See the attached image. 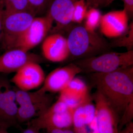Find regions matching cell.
<instances>
[{
  "label": "cell",
  "mask_w": 133,
  "mask_h": 133,
  "mask_svg": "<svg viewBox=\"0 0 133 133\" xmlns=\"http://www.w3.org/2000/svg\"><path fill=\"white\" fill-rule=\"evenodd\" d=\"M88 77L120 119L133 102V65Z\"/></svg>",
  "instance_id": "cell-1"
},
{
  "label": "cell",
  "mask_w": 133,
  "mask_h": 133,
  "mask_svg": "<svg viewBox=\"0 0 133 133\" xmlns=\"http://www.w3.org/2000/svg\"><path fill=\"white\" fill-rule=\"evenodd\" d=\"M72 62L96 56L110 51L109 43L95 31L78 25L71 30L66 38Z\"/></svg>",
  "instance_id": "cell-2"
},
{
  "label": "cell",
  "mask_w": 133,
  "mask_h": 133,
  "mask_svg": "<svg viewBox=\"0 0 133 133\" xmlns=\"http://www.w3.org/2000/svg\"><path fill=\"white\" fill-rule=\"evenodd\" d=\"M81 69L82 73H105L133 65V50L124 52L109 51L88 58L71 62Z\"/></svg>",
  "instance_id": "cell-3"
},
{
  "label": "cell",
  "mask_w": 133,
  "mask_h": 133,
  "mask_svg": "<svg viewBox=\"0 0 133 133\" xmlns=\"http://www.w3.org/2000/svg\"><path fill=\"white\" fill-rule=\"evenodd\" d=\"M74 110L58 98L40 116L31 119L28 126L39 131L72 127Z\"/></svg>",
  "instance_id": "cell-4"
},
{
  "label": "cell",
  "mask_w": 133,
  "mask_h": 133,
  "mask_svg": "<svg viewBox=\"0 0 133 133\" xmlns=\"http://www.w3.org/2000/svg\"><path fill=\"white\" fill-rule=\"evenodd\" d=\"M35 15L30 12L3 11L2 36L6 50L15 48L17 41L31 24Z\"/></svg>",
  "instance_id": "cell-5"
},
{
  "label": "cell",
  "mask_w": 133,
  "mask_h": 133,
  "mask_svg": "<svg viewBox=\"0 0 133 133\" xmlns=\"http://www.w3.org/2000/svg\"><path fill=\"white\" fill-rule=\"evenodd\" d=\"M53 22L47 14L43 16L35 17L17 41L15 48L29 51L35 47L46 37L52 28Z\"/></svg>",
  "instance_id": "cell-6"
},
{
  "label": "cell",
  "mask_w": 133,
  "mask_h": 133,
  "mask_svg": "<svg viewBox=\"0 0 133 133\" xmlns=\"http://www.w3.org/2000/svg\"><path fill=\"white\" fill-rule=\"evenodd\" d=\"M18 107L14 88L7 79H0V125L8 128L16 125Z\"/></svg>",
  "instance_id": "cell-7"
},
{
  "label": "cell",
  "mask_w": 133,
  "mask_h": 133,
  "mask_svg": "<svg viewBox=\"0 0 133 133\" xmlns=\"http://www.w3.org/2000/svg\"><path fill=\"white\" fill-rule=\"evenodd\" d=\"M95 102L96 118L99 133H119L120 118L103 95L96 90L91 96Z\"/></svg>",
  "instance_id": "cell-8"
},
{
  "label": "cell",
  "mask_w": 133,
  "mask_h": 133,
  "mask_svg": "<svg viewBox=\"0 0 133 133\" xmlns=\"http://www.w3.org/2000/svg\"><path fill=\"white\" fill-rule=\"evenodd\" d=\"M82 73L81 69L72 62L55 69L45 77L38 90L42 92H60L66 88L76 75Z\"/></svg>",
  "instance_id": "cell-9"
},
{
  "label": "cell",
  "mask_w": 133,
  "mask_h": 133,
  "mask_svg": "<svg viewBox=\"0 0 133 133\" xmlns=\"http://www.w3.org/2000/svg\"><path fill=\"white\" fill-rule=\"evenodd\" d=\"M42 58L39 55L19 48L7 50L0 56V72H16L28 63H41Z\"/></svg>",
  "instance_id": "cell-10"
},
{
  "label": "cell",
  "mask_w": 133,
  "mask_h": 133,
  "mask_svg": "<svg viewBox=\"0 0 133 133\" xmlns=\"http://www.w3.org/2000/svg\"><path fill=\"white\" fill-rule=\"evenodd\" d=\"M10 79L16 88L29 91L42 84L45 78L44 72L39 63H28L16 72Z\"/></svg>",
  "instance_id": "cell-11"
},
{
  "label": "cell",
  "mask_w": 133,
  "mask_h": 133,
  "mask_svg": "<svg viewBox=\"0 0 133 133\" xmlns=\"http://www.w3.org/2000/svg\"><path fill=\"white\" fill-rule=\"evenodd\" d=\"M128 20L124 9L108 12L101 16L100 30L106 37L116 38L127 31L129 26Z\"/></svg>",
  "instance_id": "cell-12"
},
{
  "label": "cell",
  "mask_w": 133,
  "mask_h": 133,
  "mask_svg": "<svg viewBox=\"0 0 133 133\" xmlns=\"http://www.w3.org/2000/svg\"><path fill=\"white\" fill-rule=\"evenodd\" d=\"M42 50L44 57L53 62H63L70 55L67 39L59 33L46 37L43 41Z\"/></svg>",
  "instance_id": "cell-13"
},
{
  "label": "cell",
  "mask_w": 133,
  "mask_h": 133,
  "mask_svg": "<svg viewBox=\"0 0 133 133\" xmlns=\"http://www.w3.org/2000/svg\"><path fill=\"white\" fill-rule=\"evenodd\" d=\"M59 93L58 98L73 110L91 96L88 87L84 82L81 79L76 77Z\"/></svg>",
  "instance_id": "cell-14"
},
{
  "label": "cell",
  "mask_w": 133,
  "mask_h": 133,
  "mask_svg": "<svg viewBox=\"0 0 133 133\" xmlns=\"http://www.w3.org/2000/svg\"><path fill=\"white\" fill-rule=\"evenodd\" d=\"M77 0H52L46 14L56 23L57 29L69 26L72 22L74 4Z\"/></svg>",
  "instance_id": "cell-15"
},
{
  "label": "cell",
  "mask_w": 133,
  "mask_h": 133,
  "mask_svg": "<svg viewBox=\"0 0 133 133\" xmlns=\"http://www.w3.org/2000/svg\"><path fill=\"white\" fill-rule=\"evenodd\" d=\"M91 96L74 109L73 114V129L88 125L95 118L96 108L92 102Z\"/></svg>",
  "instance_id": "cell-16"
},
{
  "label": "cell",
  "mask_w": 133,
  "mask_h": 133,
  "mask_svg": "<svg viewBox=\"0 0 133 133\" xmlns=\"http://www.w3.org/2000/svg\"><path fill=\"white\" fill-rule=\"evenodd\" d=\"M53 99L19 106L17 116V122L23 123L40 116L52 105Z\"/></svg>",
  "instance_id": "cell-17"
},
{
  "label": "cell",
  "mask_w": 133,
  "mask_h": 133,
  "mask_svg": "<svg viewBox=\"0 0 133 133\" xmlns=\"http://www.w3.org/2000/svg\"><path fill=\"white\" fill-rule=\"evenodd\" d=\"M16 94V101L19 106L37 103L53 99V96L48 93L37 90L35 92L24 91L14 88Z\"/></svg>",
  "instance_id": "cell-18"
},
{
  "label": "cell",
  "mask_w": 133,
  "mask_h": 133,
  "mask_svg": "<svg viewBox=\"0 0 133 133\" xmlns=\"http://www.w3.org/2000/svg\"><path fill=\"white\" fill-rule=\"evenodd\" d=\"M110 48L124 47L127 51L133 50V23L129 25L127 31L121 35L114 38L109 43Z\"/></svg>",
  "instance_id": "cell-19"
},
{
  "label": "cell",
  "mask_w": 133,
  "mask_h": 133,
  "mask_svg": "<svg viewBox=\"0 0 133 133\" xmlns=\"http://www.w3.org/2000/svg\"><path fill=\"white\" fill-rule=\"evenodd\" d=\"M102 16L101 12L98 9L89 8L85 17V21L84 27L89 31H95V29L99 26Z\"/></svg>",
  "instance_id": "cell-20"
},
{
  "label": "cell",
  "mask_w": 133,
  "mask_h": 133,
  "mask_svg": "<svg viewBox=\"0 0 133 133\" xmlns=\"http://www.w3.org/2000/svg\"><path fill=\"white\" fill-rule=\"evenodd\" d=\"M2 1L4 5V10L5 12H14L27 11L32 12L30 8L28 0Z\"/></svg>",
  "instance_id": "cell-21"
},
{
  "label": "cell",
  "mask_w": 133,
  "mask_h": 133,
  "mask_svg": "<svg viewBox=\"0 0 133 133\" xmlns=\"http://www.w3.org/2000/svg\"><path fill=\"white\" fill-rule=\"evenodd\" d=\"M88 9V6L84 0H77L74 4L72 22L81 23L85 19Z\"/></svg>",
  "instance_id": "cell-22"
},
{
  "label": "cell",
  "mask_w": 133,
  "mask_h": 133,
  "mask_svg": "<svg viewBox=\"0 0 133 133\" xmlns=\"http://www.w3.org/2000/svg\"><path fill=\"white\" fill-rule=\"evenodd\" d=\"M52 0H28L30 8L36 16L46 14Z\"/></svg>",
  "instance_id": "cell-23"
},
{
  "label": "cell",
  "mask_w": 133,
  "mask_h": 133,
  "mask_svg": "<svg viewBox=\"0 0 133 133\" xmlns=\"http://www.w3.org/2000/svg\"><path fill=\"white\" fill-rule=\"evenodd\" d=\"M85 2L88 9L106 6V0H84Z\"/></svg>",
  "instance_id": "cell-24"
},
{
  "label": "cell",
  "mask_w": 133,
  "mask_h": 133,
  "mask_svg": "<svg viewBox=\"0 0 133 133\" xmlns=\"http://www.w3.org/2000/svg\"><path fill=\"white\" fill-rule=\"evenodd\" d=\"M124 3V8L129 19L133 16V0H122Z\"/></svg>",
  "instance_id": "cell-25"
},
{
  "label": "cell",
  "mask_w": 133,
  "mask_h": 133,
  "mask_svg": "<svg viewBox=\"0 0 133 133\" xmlns=\"http://www.w3.org/2000/svg\"><path fill=\"white\" fill-rule=\"evenodd\" d=\"M47 133H75L73 127L62 129H52L46 130Z\"/></svg>",
  "instance_id": "cell-26"
},
{
  "label": "cell",
  "mask_w": 133,
  "mask_h": 133,
  "mask_svg": "<svg viewBox=\"0 0 133 133\" xmlns=\"http://www.w3.org/2000/svg\"><path fill=\"white\" fill-rule=\"evenodd\" d=\"M88 133H99L97 125L96 116L93 121L89 125Z\"/></svg>",
  "instance_id": "cell-27"
},
{
  "label": "cell",
  "mask_w": 133,
  "mask_h": 133,
  "mask_svg": "<svg viewBox=\"0 0 133 133\" xmlns=\"http://www.w3.org/2000/svg\"><path fill=\"white\" fill-rule=\"evenodd\" d=\"M119 133H133V122H131L126 125L125 127L119 131Z\"/></svg>",
  "instance_id": "cell-28"
},
{
  "label": "cell",
  "mask_w": 133,
  "mask_h": 133,
  "mask_svg": "<svg viewBox=\"0 0 133 133\" xmlns=\"http://www.w3.org/2000/svg\"><path fill=\"white\" fill-rule=\"evenodd\" d=\"M4 8L2 0H0V37L2 33V21Z\"/></svg>",
  "instance_id": "cell-29"
},
{
  "label": "cell",
  "mask_w": 133,
  "mask_h": 133,
  "mask_svg": "<svg viewBox=\"0 0 133 133\" xmlns=\"http://www.w3.org/2000/svg\"><path fill=\"white\" fill-rule=\"evenodd\" d=\"M40 131L31 126H28L27 128L23 131L22 133H41Z\"/></svg>",
  "instance_id": "cell-30"
},
{
  "label": "cell",
  "mask_w": 133,
  "mask_h": 133,
  "mask_svg": "<svg viewBox=\"0 0 133 133\" xmlns=\"http://www.w3.org/2000/svg\"><path fill=\"white\" fill-rule=\"evenodd\" d=\"M8 129L5 127L0 125V133H9L8 132Z\"/></svg>",
  "instance_id": "cell-31"
},
{
  "label": "cell",
  "mask_w": 133,
  "mask_h": 133,
  "mask_svg": "<svg viewBox=\"0 0 133 133\" xmlns=\"http://www.w3.org/2000/svg\"><path fill=\"white\" fill-rule=\"evenodd\" d=\"M115 1V0H106V6H108V5L111 3L113 2L114 1ZM121 1H122V0H121Z\"/></svg>",
  "instance_id": "cell-32"
}]
</instances>
